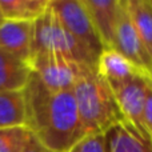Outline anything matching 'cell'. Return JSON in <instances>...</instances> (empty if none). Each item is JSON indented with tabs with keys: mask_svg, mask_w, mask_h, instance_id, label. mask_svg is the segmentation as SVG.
Wrapping results in <instances>:
<instances>
[{
	"mask_svg": "<svg viewBox=\"0 0 152 152\" xmlns=\"http://www.w3.org/2000/svg\"><path fill=\"white\" fill-rule=\"evenodd\" d=\"M134 27L152 59V0H126Z\"/></svg>",
	"mask_w": 152,
	"mask_h": 152,
	"instance_id": "5bb4252c",
	"label": "cell"
},
{
	"mask_svg": "<svg viewBox=\"0 0 152 152\" xmlns=\"http://www.w3.org/2000/svg\"><path fill=\"white\" fill-rule=\"evenodd\" d=\"M67 152H108L104 134H89L81 137Z\"/></svg>",
	"mask_w": 152,
	"mask_h": 152,
	"instance_id": "e0dca14e",
	"label": "cell"
},
{
	"mask_svg": "<svg viewBox=\"0 0 152 152\" xmlns=\"http://www.w3.org/2000/svg\"><path fill=\"white\" fill-rule=\"evenodd\" d=\"M96 71L113 94L139 75H148L112 48L103 50L97 59Z\"/></svg>",
	"mask_w": 152,
	"mask_h": 152,
	"instance_id": "ba28073f",
	"label": "cell"
},
{
	"mask_svg": "<svg viewBox=\"0 0 152 152\" xmlns=\"http://www.w3.org/2000/svg\"><path fill=\"white\" fill-rule=\"evenodd\" d=\"M51 7L64 28L96 59L104 47L83 0H51Z\"/></svg>",
	"mask_w": 152,
	"mask_h": 152,
	"instance_id": "5b68a950",
	"label": "cell"
},
{
	"mask_svg": "<svg viewBox=\"0 0 152 152\" xmlns=\"http://www.w3.org/2000/svg\"><path fill=\"white\" fill-rule=\"evenodd\" d=\"M79 116L87 135L105 134L124 120L115 94L95 67H87L74 87Z\"/></svg>",
	"mask_w": 152,
	"mask_h": 152,
	"instance_id": "7a4b0ae2",
	"label": "cell"
},
{
	"mask_svg": "<svg viewBox=\"0 0 152 152\" xmlns=\"http://www.w3.org/2000/svg\"><path fill=\"white\" fill-rule=\"evenodd\" d=\"M51 0H0L5 20L35 21L47 11Z\"/></svg>",
	"mask_w": 152,
	"mask_h": 152,
	"instance_id": "9a60e30c",
	"label": "cell"
},
{
	"mask_svg": "<svg viewBox=\"0 0 152 152\" xmlns=\"http://www.w3.org/2000/svg\"><path fill=\"white\" fill-rule=\"evenodd\" d=\"M31 75V64L0 48V92L23 91Z\"/></svg>",
	"mask_w": 152,
	"mask_h": 152,
	"instance_id": "7c38bea8",
	"label": "cell"
},
{
	"mask_svg": "<svg viewBox=\"0 0 152 152\" xmlns=\"http://www.w3.org/2000/svg\"><path fill=\"white\" fill-rule=\"evenodd\" d=\"M112 50L128 59L134 66H136L140 71L145 72L151 76L152 72V59L145 51L139 35L134 27L128 10L126 5V0H120V10H119V20L116 27L115 40H113Z\"/></svg>",
	"mask_w": 152,
	"mask_h": 152,
	"instance_id": "8992f818",
	"label": "cell"
},
{
	"mask_svg": "<svg viewBox=\"0 0 152 152\" xmlns=\"http://www.w3.org/2000/svg\"><path fill=\"white\" fill-rule=\"evenodd\" d=\"M12 127H27L24 91L0 92V129Z\"/></svg>",
	"mask_w": 152,
	"mask_h": 152,
	"instance_id": "4fadbf2b",
	"label": "cell"
},
{
	"mask_svg": "<svg viewBox=\"0 0 152 152\" xmlns=\"http://www.w3.org/2000/svg\"><path fill=\"white\" fill-rule=\"evenodd\" d=\"M32 72L51 91H74V87L88 66L76 63L72 59L55 52L39 51L31 58ZM96 68V67H95Z\"/></svg>",
	"mask_w": 152,
	"mask_h": 152,
	"instance_id": "277c9868",
	"label": "cell"
},
{
	"mask_svg": "<svg viewBox=\"0 0 152 152\" xmlns=\"http://www.w3.org/2000/svg\"><path fill=\"white\" fill-rule=\"evenodd\" d=\"M34 134L27 127L0 129V152H27Z\"/></svg>",
	"mask_w": 152,
	"mask_h": 152,
	"instance_id": "2e32d148",
	"label": "cell"
},
{
	"mask_svg": "<svg viewBox=\"0 0 152 152\" xmlns=\"http://www.w3.org/2000/svg\"><path fill=\"white\" fill-rule=\"evenodd\" d=\"M34 23L4 20L0 26V48L20 60L31 63L34 52Z\"/></svg>",
	"mask_w": 152,
	"mask_h": 152,
	"instance_id": "9c48e42d",
	"label": "cell"
},
{
	"mask_svg": "<svg viewBox=\"0 0 152 152\" xmlns=\"http://www.w3.org/2000/svg\"><path fill=\"white\" fill-rule=\"evenodd\" d=\"M151 77H152V72H151Z\"/></svg>",
	"mask_w": 152,
	"mask_h": 152,
	"instance_id": "44dd1931",
	"label": "cell"
},
{
	"mask_svg": "<svg viewBox=\"0 0 152 152\" xmlns=\"http://www.w3.org/2000/svg\"><path fill=\"white\" fill-rule=\"evenodd\" d=\"M143 121H144L145 129L152 136V77L150 79V84H148L147 97H145V104H144V112H143Z\"/></svg>",
	"mask_w": 152,
	"mask_h": 152,
	"instance_id": "ac0fdd59",
	"label": "cell"
},
{
	"mask_svg": "<svg viewBox=\"0 0 152 152\" xmlns=\"http://www.w3.org/2000/svg\"><path fill=\"white\" fill-rule=\"evenodd\" d=\"M103 47L112 48L119 20L120 0H83Z\"/></svg>",
	"mask_w": 152,
	"mask_h": 152,
	"instance_id": "30bf717a",
	"label": "cell"
},
{
	"mask_svg": "<svg viewBox=\"0 0 152 152\" xmlns=\"http://www.w3.org/2000/svg\"><path fill=\"white\" fill-rule=\"evenodd\" d=\"M108 152H152V136L123 120L105 132Z\"/></svg>",
	"mask_w": 152,
	"mask_h": 152,
	"instance_id": "8fae6325",
	"label": "cell"
},
{
	"mask_svg": "<svg viewBox=\"0 0 152 152\" xmlns=\"http://www.w3.org/2000/svg\"><path fill=\"white\" fill-rule=\"evenodd\" d=\"M39 51L60 53L88 67H96L97 63V59L64 28L51 3L47 11L34 23V52Z\"/></svg>",
	"mask_w": 152,
	"mask_h": 152,
	"instance_id": "3957f363",
	"label": "cell"
},
{
	"mask_svg": "<svg viewBox=\"0 0 152 152\" xmlns=\"http://www.w3.org/2000/svg\"><path fill=\"white\" fill-rule=\"evenodd\" d=\"M4 20H5V19H4V16H3V12H1V10H0V26H1V24L4 23Z\"/></svg>",
	"mask_w": 152,
	"mask_h": 152,
	"instance_id": "ffe728a7",
	"label": "cell"
},
{
	"mask_svg": "<svg viewBox=\"0 0 152 152\" xmlns=\"http://www.w3.org/2000/svg\"><path fill=\"white\" fill-rule=\"evenodd\" d=\"M150 79V75H139L115 92L116 102H118L124 120L131 123L132 126H135L144 134H148L144 127V121H143V112H144Z\"/></svg>",
	"mask_w": 152,
	"mask_h": 152,
	"instance_id": "52a82bcc",
	"label": "cell"
},
{
	"mask_svg": "<svg viewBox=\"0 0 152 152\" xmlns=\"http://www.w3.org/2000/svg\"><path fill=\"white\" fill-rule=\"evenodd\" d=\"M27 152H58V151H53V150L47 148L45 145H43L42 143L34 136V139H32V142H31V144H29Z\"/></svg>",
	"mask_w": 152,
	"mask_h": 152,
	"instance_id": "d6986e66",
	"label": "cell"
},
{
	"mask_svg": "<svg viewBox=\"0 0 152 152\" xmlns=\"http://www.w3.org/2000/svg\"><path fill=\"white\" fill-rule=\"evenodd\" d=\"M23 91L27 128L43 145L58 152H67L87 135L74 91H51L34 72Z\"/></svg>",
	"mask_w": 152,
	"mask_h": 152,
	"instance_id": "6da1fadb",
	"label": "cell"
}]
</instances>
